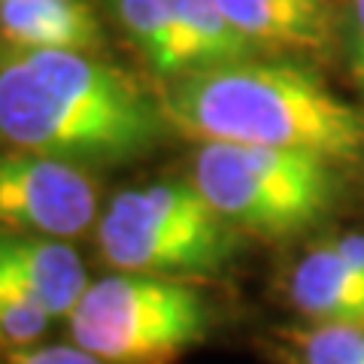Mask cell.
<instances>
[{
	"label": "cell",
	"instance_id": "cell-1",
	"mask_svg": "<svg viewBox=\"0 0 364 364\" xmlns=\"http://www.w3.org/2000/svg\"><path fill=\"white\" fill-rule=\"evenodd\" d=\"M161 95L100 52H13L0 61V136L6 149L116 167L173 136Z\"/></svg>",
	"mask_w": 364,
	"mask_h": 364
},
{
	"label": "cell",
	"instance_id": "cell-2",
	"mask_svg": "<svg viewBox=\"0 0 364 364\" xmlns=\"http://www.w3.org/2000/svg\"><path fill=\"white\" fill-rule=\"evenodd\" d=\"M161 104L191 143L267 146L364 170V107L298 58L258 55L182 76L161 88Z\"/></svg>",
	"mask_w": 364,
	"mask_h": 364
},
{
	"label": "cell",
	"instance_id": "cell-3",
	"mask_svg": "<svg viewBox=\"0 0 364 364\" xmlns=\"http://www.w3.org/2000/svg\"><path fill=\"white\" fill-rule=\"evenodd\" d=\"M109 270L210 286L243 255L246 237L200 195L191 176H164L116 191L95 228Z\"/></svg>",
	"mask_w": 364,
	"mask_h": 364
},
{
	"label": "cell",
	"instance_id": "cell-4",
	"mask_svg": "<svg viewBox=\"0 0 364 364\" xmlns=\"http://www.w3.org/2000/svg\"><path fill=\"white\" fill-rule=\"evenodd\" d=\"M188 176L246 240L289 243L325 231L349 198L352 173L306 152L195 143Z\"/></svg>",
	"mask_w": 364,
	"mask_h": 364
},
{
	"label": "cell",
	"instance_id": "cell-5",
	"mask_svg": "<svg viewBox=\"0 0 364 364\" xmlns=\"http://www.w3.org/2000/svg\"><path fill=\"white\" fill-rule=\"evenodd\" d=\"M222 310L198 282L109 270L67 322V337L104 364H176L210 343Z\"/></svg>",
	"mask_w": 364,
	"mask_h": 364
},
{
	"label": "cell",
	"instance_id": "cell-6",
	"mask_svg": "<svg viewBox=\"0 0 364 364\" xmlns=\"http://www.w3.org/2000/svg\"><path fill=\"white\" fill-rule=\"evenodd\" d=\"M95 167L67 158L6 149L0 161V219L6 231L79 240L95 234L104 213Z\"/></svg>",
	"mask_w": 364,
	"mask_h": 364
},
{
	"label": "cell",
	"instance_id": "cell-7",
	"mask_svg": "<svg viewBox=\"0 0 364 364\" xmlns=\"http://www.w3.org/2000/svg\"><path fill=\"white\" fill-rule=\"evenodd\" d=\"M228 21L261 55L328 58L343 37L331 0H215Z\"/></svg>",
	"mask_w": 364,
	"mask_h": 364
},
{
	"label": "cell",
	"instance_id": "cell-8",
	"mask_svg": "<svg viewBox=\"0 0 364 364\" xmlns=\"http://www.w3.org/2000/svg\"><path fill=\"white\" fill-rule=\"evenodd\" d=\"M279 294L298 322L364 325V277L325 240V234L291 258Z\"/></svg>",
	"mask_w": 364,
	"mask_h": 364
},
{
	"label": "cell",
	"instance_id": "cell-9",
	"mask_svg": "<svg viewBox=\"0 0 364 364\" xmlns=\"http://www.w3.org/2000/svg\"><path fill=\"white\" fill-rule=\"evenodd\" d=\"M0 279L16 282L33 301H40L58 325L70 322L79 301L95 279L88 277L85 258L70 240L37 234L4 231L0 243Z\"/></svg>",
	"mask_w": 364,
	"mask_h": 364
},
{
	"label": "cell",
	"instance_id": "cell-10",
	"mask_svg": "<svg viewBox=\"0 0 364 364\" xmlns=\"http://www.w3.org/2000/svg\"><path fill=\"white\" fill-rule=\"evenodd\" d=\"M4 49L100 52L104 25L85 0H0Z\"/></svg>",
	"mask_w": 364,
	"mask_h": 364
},
{
	"label": "cell",
	"instance_id": "cell-11",
	"mask_svg": "<svg viewBox=\"0 0 364 364\" xmlns=\"http://www.w3.org/2000/svg\"><path fill=\"white\" fill-rule=\"evenodd\" d=\"M167 4L173 21V79L261 55L228 21L215 0H167Z\"/></svg>",
	"mask_w": 364,
	"mask_h": 364
},
{
	"label": "cell",
	"instance_id": "cell-12",
	"mask_svg": "<svg viewBox=\"0 0 364 364\" xmlns=\"http://www.w3.org/2000/svg\"><path fill=\"white\" fill-rule=\"evenodd\" d=\"M270 364H364V325L282 322L258 337Z\"/></svg>",
	"mask_w": 364,
	"mask_h": 364
},
{
	"label": "cell",
	"instance_id": "cell-13",
	"mask_svg": "<svg viewBox=\"0 0 364 364\" xmlns=\"http://www.w3.org/2000/svg\"><path fill=\"white\" fill-rule=\"evenodd\" d=\"M119 28L128 33L149 70L170 82L173 79V21L167 0H109Z\"/></svg>",
	"mask_w": 364,
	"mask_h": 364
},
{
	"label": "cell",
	"instance_id": "cell-14",
	"mask_svg": "<svg viewBox=\"0 0 364 364\" xmlns=\"http://www.w3.org/2000/svg\"><path fill=\"white\" fill-rule=\"evenodd\" d=\"M55 325L58 322L40 301H33L16 282L0 279V340L6 355L46 343Z\"/></svg>",
	"mask_w": 364,
	"mask_h": 364
},
{
	"label": "cell",
	"instance_id": "cell-15",
	"mask_svg": "<svg viewBox=\"0 0 364 364\" xmlns=\"http://www.w3.org/2000/svg\"><path fill=\"white\" fill-rule=\"evenodd\" d=\"M346 55V70L355 85L364 107V0H346L343 9V37H340Z\"/></svg>",
	"mask_w": 364,
	"mask_h": 364
},
{
	"label": "cell",
	"instance_id": "cell-16",
	"mask_svg": "<svg viewBox=\"0 0 364 364\" xmlns=\"http://www.w3.org/2000/svg\"><path fill=\"white\" fill-rule=\"evenodd\" d=\"M6 364H104L97 355H91L82 346L67 340H46V343L21 352H9Z\"/></svg>",
	"mask_w": 364,
	"mask_h": 364
},
{
	"label": "cell",
	"instance_id": "cell-17",
	"mask_svg": "<svg viewBox=\"0 0 364 364\" xmlns=\"http://www.w3.org/2000/svg\"><path fill=\"white\" fill-rule=\"evenodd\" d=\"M325 240L364 277V231H355V228H349V231H328Z\"/></svg>",
	"mask_w": 364,
	"mask_h": 364
}]
</instances>
